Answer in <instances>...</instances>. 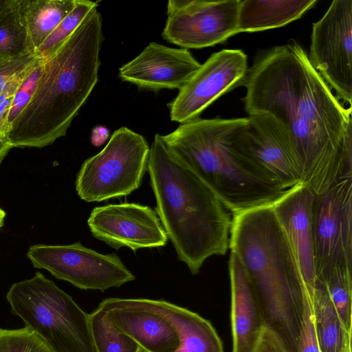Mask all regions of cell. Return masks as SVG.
Segmentation results:
<instances>
[{
  "mask_svg": "<svg viewBox=\"0 0 352 352\" xmlns=\"http://www.w3.org/2000/svg\"><path fill=\"white\" fill-rule=\"evenodd\" d=\"M243 86L248 116L270 114L287 129L302 184L320 194L352 177L351 107L336 98L296 41L261 51Z\"/></svg>",
  "mask_w": 352,
  "mask_h": 352,
  "instance_id": "obj_1",
  "label": "cell"
},
{
  "mask_svg": "<svg viewBox=\"0 0 352 352\" xmlns=\"http://www.w3.org/2000/svg\"><path fill=\"white\" fill-rule=\"evenodd\" d=\"M103 40L102 16L95 8L63 45L44 60L31 100L8 131L13 147L41 148L66 134L98 80Z\"/></svg>",
  "mask_w": 352,
  "mask_h": 352,
  "instance_id": "obj_2",
  "label": "cell"
},
{
  "mask_svg": "<svg viewBox=\"0 0 352 352\" xmlns=\"http://www.w3.org/2000/svg\"><path fill=\"white\" fill-rule=\"evenodd\" d=\"M147 170L156 213L178 259L193 275L212 256L229 249L231 212L211 189L168 149L156 133Z\"/></svg>",
  "mask_w": 352,
  "mask_h": 352,
  "instance_id": "obj_3",
  "label": "cell"
},
{
  "mask_svg": "<svg viewBox=\"0 0 352 352\" xmlns=\"http://www.w3.org/2000/svg\"><path fill=\"white\" fill-rule=\"evenodd\" d=\"M272 205L232 214L229 249L248 276L265 324L298 352L306 287Z\"/></svg>",
  "mask_w": 352,
  "mask_h": 352,
  "instance_id": "obj_4",
  "label": "cell"
},
{
  "mask_svg": "<svg viewBox=\"0 0 352 352\" xmlns=\"http://www.w3.org/2000/svg\"><path fill=\"white\" fill-rule=\"evenodd\" d=\"M246 119L198 118L162 135L170 151L232 214L272 205L285 192L265 180L236 151L234 136Z\"/></svg>",
  "mask_w": 352,
  "mask_h": 352,
  "instance_id": "obj_5",
  "label": "cell"
},
{
  "mask_svg": "<svg viewBox=\"0 0 352 352\" xmlns=\"http://www.w3.org/2000/svg\"><path fill=\"white\" fill-rule=\"evenodd\" d=\"M6 299L51 352H96L89 314L41 272L14 283Z\"/></svg>",
  "mask_w": 352,
  "mask_h": 352,
  "instance_id": "obj_6",
  "label": "cell"
},
{
  "mask_svg": "<svg viewBox=\"0 0 352 352\" xmlns=\"http://www.w3.org/2000/svg\"><path fill=\"white\" fill-rule=\"evenodd\" d=\"M150 147L145 138L122 126L106 146L82 163L76 190L87 202H100L130 195L141 185L147 170Z\"/></svg>",
  "mask_w": 352,
  "mask_h": 352,
  "instance_id": "obj_7",
  "label": "cell"
},
{
  "mask_svg": "<svg viewBox=\"0 0 352 352\" xmlns=\"http://www.w3.org/2000/svg\"><path fill=\"white\" fill-rule=\"evenodd\" d=\"M27 256L35 268L46 270L81 289L104 292L135 278L116 254H101L80 242L34 245Z\"/></svg>",
  "mask_w": 352,
  "mask_h": 352,
  "instance_id": "obj_8",
  "label": "cell"
},
{
  "mask_svg": "<svg viewBox=\"0 0 352 352\" xmlns=\"http://www.w3.org/2000/svg\"><path fill=\"white\" fill-rule=\"evenodd\" d=\"M311 223L316 279L338 267L352 269V177L315 194Z\"/></svg>",
  "mask_w": 352,
  "mask_h": 352,
  "instance_id": "obj_9",
  "label": "cell"
},
{
  "mask_svg": "<svg viewBox=\"0 0 352 352\" xmlns=\"http://www.w3.org/2000/svg\"><path fill=\"white\" fill-rule=\"evenodd\" d=\"M236 131V151L267 182L286 191L301 184L300 170L285 126L267 113L248 116Z\"/></svg>",
  "mask_w": 352,
  "mask_h": 352,
  "instance_id": "obj_10",
  "label": "cell"
},
{
  "mask_svg": "<svg viewBox=\"0 0 352 352\" xmlns=\"http://www.w3.org/2000/svg\"><path fill=\"white\" fill-rule=\"evenodd\" d=\"M310 63L342 104L352 101V0H334L313 23Z\"/></svg>",
  "mask_w": 352,
  "mask_h": 352,
  "instance_id": "obj_11",
  "label": "cell"
},
{
  "mask_svg": "<svg viewBox=\"0 0 352 352\" xmlns=\"http://www.w3.org/2000/svg\"><path fill=\"white\" fill-rule=\"evenodd\" d=\"M241 0H169L162 38L184 49L224 43L238 34Z\"/></svg>",
  "mask_w": 352,
  "mask_h": 352,
  "instance_id": "obj_12",
  "label": "cell"
},
{
  "mask_svg": "<svg viewBox=\"0 0 352 352\" xmlns=\"http://www.w3.org/2000/svg\"><path fill=\"white\" fill-rule=\"evenodd\" d=\"M248 69L247 56L241 50L213 53L168 104L170 120L182 124L199 118L223 94L243 86Z\"/></svg>",
  "mask_w": 352,
  "mask_h": 352,
  "instance_id": "obj_13",
  "label": "cell"
},
{
  "mask_svg": "<svg viewBox=\"0 0 352 352\" xmlns=\"http://www.w3.org/2000/svg\"><path fill=\"white\" fill-rule=\"evenodd\" d=\"M87 224L94 237L115 249L126 247L135 252L163 247L168 241L156 212L136 203L96 207Z\"/></svg>",
  "mask_w": 352,
  "mask_h": 352,
  "instance_id": "obj_14",
  "label": "cell"
},
{
  "mask_svg": "<svg viewBox=\"0 0 352 352\" xmlns=\"http://www.w3.org/2000/svg\"><path fill=\"white\" fill-rule=\"evenodd\" d=\"M200 66L186 49L151 42L136 57L119 68L118 76L142 90L179 91Z\"/></svg>",
  "mask_w": 352,
  "mask_h": 352,
  "instance_id": "obj_15",
  "label": "cell"
},
{
  "mask_svg": "<svg viewBox=\"0 0 352 352\" xmlns=\"http://www.w3.org/2000/svg\"><path fill=\"white\" fill-rule=\"evenodd\" d=\"M314 195L309 188L298 184L272 205L311 297L316 281L311 223Z\"/></svg>",
  "mask_w": 352,
  "mask_h": 352,
  "instance_id": "obj_16",
  "label": "cell"
},
{
  "mask_svg": "<svg viewBox=\"0 0 352 352\" xmlns=\"http://www.w3.org/2000/svg\"><path fill=\"white\" fill-rule=\"evenodd\" d=\"M228 270L232 352H254L265 324L261 307L245 269L233 252L230 254Z\"/></svg>",
  "mask_w": 352,
  "mask_h": 352,
  "instance_id": "obj_17",
  "label": "cell"
},
{
  "mask_svg": "<svg viewBox=\"0 0 352 352\" xmlns=\"http://www.w3.org/2000/svg\"><path fill=\"white\" fill-rule=\"evenodd\" d=\"M102 302L140 308L164 317L177 329L182 340L180 352H223L222 342L210 321L197 313L163 300L110 298Z\"/></svg>",
  "mask_w": 352,
  "mask_h": 352,
  "instance_id": "obj_18",
  "label": "cell"
},
{
  "mask_svg": "<svg viewBox=\"0 0 352 352\" xmlns=\"http://www.w3.org/2000/svg\"><path fill=\"white\" fill-rule=\"evenodd\" d=\"M113 324L133 338L145 352H180L182 340L164 317L151 311L101 302Z\"/></svg>",
  "mask_w": 352,
  "mask_h": 352,
  "instance_id": "obj_19",
  "label": "cell"
},
{
  "mask_svg": "<svg viewBox=\"0 0 352 352\" xmlns=\"http://www.w3.org/2000/svg\"><path fill=\"white\" fill-rule=\"evenodd\" d=\"M317 0H243L238 14V33L283 27L300 19Z\"/></svg>",
  "mask_w": 352,
  "mask_h": 352,
  "instance_id": "obj_20",
  "label": "cell"
},
{
  "mask_svg": "<svg viewBox=\"0 0 352 352\" xmlns=\"http://www.w3.org/2000/svg\"><path fill=\"white\" fill-rule=\"evenodd\" d=\"M312 299L313 314L321 352H340L351 344L348 333L323 282L316 280Z\"/></svg>",
  "mask_w": 352,
  "mask_h": 352,
  "instance_id": "obj_21",
  "label": "cell"
},
{
  "mask_svg": "<svg viewBox=\"0 0 352 352\" xmlns=\"http://www.w3.org/2000/svg\"><path fill=\"white\" fill-rule=\"evenodd\" d=\"M76 0H16V6L36 50L72 10Z\"/></svg>",
  "mask_w": 352,
  "mask_h": 352,
  "instance_id": "obj_22",
  "label": "cell"
},
{
  "mask_svg": "<svg viewBox=\"0 0 352 352\" xmlns=\"http://www.w3.org/2000/svg\"><path fill=\"white\" fill-rule=\"evenodd\" d=\"M89 322L96 352H145L133 338L113 324L102 308L98 307L89 314Z\"/></svg>",
  "mask_w": 352,
  "mask_h": 352,
  "instance_id": "obj_23",
  "label": "cell"
},
{
  "mask_svg": "<svg viewBox=\"0 0 352 352\" xmlns=\"http://www.w3.org/2000/svg\"><path fill=\"white\" fill-rule=\"evenodd\" d=\"M27 54H35V50L14 0L0 18V56L14 58Z\"/></svg>",
  "mask_w": 352,
  "mask_h": 352,
  "instance_id": "obj_24",
  "label": "cell"
},
{
  "mask_svg": "<svg viewBox=\"0 0 352 352\" xmlns=\"http://www.w3.org/2000/svg\"><path fill=\"white\" fill-rule=\"evenodd\" d=\"M98 6L96 1L76 0L72 10L36 50V56L43 60L52 57L68 40L85 17Z\"/></svg>",
  "mask_w": 352,
  "mask_h": 352,
  "instance_id": "obj_25",
  "label": "cell"
},
{
  "mask_svg": "<svg viewBox=\"0 0 352 352\" xmlns=\"http://www.w3.org/2000/svg\"><path fill=\"white\" fill-rule=\"evenodd\" d=\"M352 269L338 267L322 279L346 331L352 330ZM318 280V279H316Z\"/></svg>",
  "mask_w": 352,
  "mask_h": 352,
  "instance_id": "obj_26",
  "label": "cell"
},
{
  "mask_svg": "<svg viewBox=\"0 0 352 352\" xmlns=\"http://www.w3.org/2000/svg\"><path fill=\"white\" fill-rule=\"evenodd\" d=\"M43 63L44 60L37 56L34 61L27 68L25 75L16 89L9 112L8 118V131L14 120L31 100L43 70Z\"/></svg>",
  "mask_w": 352,
  "mask_h": 352,
  "instance_id": "obj_27",
  "label": "cell"
},
{
  "mask_svg": "<svg viewBox=\"0 0 352 352\" xmlns=\"http://www.w3.org/2000/svg\"><path fill=\"white\" fill-rule=\"evenodd\" d=\"M0 352H51L44 342L27 327L0 329Z\"/></svg>",
  "mask_w": 352,
  "mask_h": 352,
  "instance_id": "obj_28",
  "label": "cell"
},
{
  "mask_svg": "<svg viewBox=\"0 0 352 352\" xmlns=\"http://www.w3.org/2000/svg\"><path fill=\"white\" fill-rule=\"evenodd\" d=\"M298 352H321L316 336L312 299L307 289L304 295L303 314Z\"/></svg>",
  "mask_w": 352,
  "mask_h": 352,
  "instance_id": "obj_29",
  "label": "cell"
},
{
  "mask_svg": "<svg viewBox=\"0 0 352 352\" xmlns=\"http://www.w3.org/2000/svg\"><path fill=\"white\" fill-rule=\"evenodd\" d=\"M27 68L10 80L0 91V134L7 139L9 112L16 89L23 78Z\"/></svg>",
  "mask_w": 352,
  "mask_h": 352,
  "instance_id": "obj_30",
  "label": "cell"
},
{
  "mask_svg": "<svg viewBox=\"0 0 352 352\" xmlns=\"http://www.w3.org/2000/svg\"><path fill=\"white\" fill-rule=\"evenodd\" d=\"M36 58V54H27L1 62L0 91L10 80L28 67Z\"/></svg>",
  "mask_w": 352,
  "mask_h": 352,
  "instance_id": "obj_31",
  "label": "cell"
},
{
  "mask_svg": "<svg viewBox=\"0 0 352 352\" xmlns=\"http://www.w3.org/2000/svg\"><path fill=\"white\" fill-rule=\"evenodd\" d=\"M254 352H289L280 336L265 324Z\"/></svg>",
  "mask_w": 352,
  "mask_h": 352,
  "instance_id": "obj_32",
  "label": "cell"
},
{
  "mask_svg": "<svg viewBox=\"0 0 352 352\" xmlns=\"http://www.w3.org/2000/svg\"><path fill=\"white\" fill-rule=\"evenodd\" d=\"M109 135V131L105 126H95L91 132V142L95 146H100L107 141Z\"/></svg>",
  "mask_w": 352,
  "mask_h": 352,
  "instance_id": "obj_33",
  "label": "cell"
},
{
  "mask_svg": "<svg viewBox=\"0 0 352 352\" xmlns=\"http://www.w3.org/2000/svg\"><path fill=\"white\" fill-rule=\"evenodd\" d=\"M12 147L8 140L0 134V164Z\"/></svg>",
  "mask_w": 352,
  "mask_h": 352,
  "instance_id": "obj_34",
  "label": "cell"
},
{
  "mask_svg": "<svg viewBox=\"0 0 352 352\" xmlns=\"http://www.w3.org/2000/svg\"><path fill=\"white\" fill-rule=\"evenodd\" d=\"M14 0H0V18L12 6Z\"/></svg>",
  "mask_w": 352,
  "mask_h": 352,
  "instance_id": "obj_35",
  "label": "cell"
},
{
  "mask_svg": "<svg viewBox=\"0 0 352 352\" xmlns=\"http://www.w3.org/2000/svg\"><path fill=\"white\" fill-rule=\"evenodd\" d=\"M6 216V212L0 208V228L3 226Z\"/></svg>",
  "mask_w": 352,
  "mask_h": 352,
  "instance_id": "obj_36",
  "label": "cell"
},
{
  "mask_svg": "<svg viewBox=\"0 0 352 352\" xmlns=\"http://www.w3.org/2000/svg\"><path fill=\"white\" fill-rule=\"evenodd\" d=\"M340 352H351V344L348 345L344 349L340 351Z\"/></svg>",
  "mask_w": 352,
  "mask_h": 352,
  "instance_id": "obj_37",
  "label": "cell"
},
{
  "mask_svg": "<svg viewBox=\"0 0 352 352\" xmlns=\"http://www.w3.org/2000/svg\"><path fill=\"white\" fill-rule=\"evenodd\" d=\"M7 58H5V57L0 56V63L3 61L4 60H6Z\"/></svg>",
  "mask_w": 352,
  "mask_h": 352,
  "instance_id": "obj_38",
  "label": "cell"
}]
</instances>
